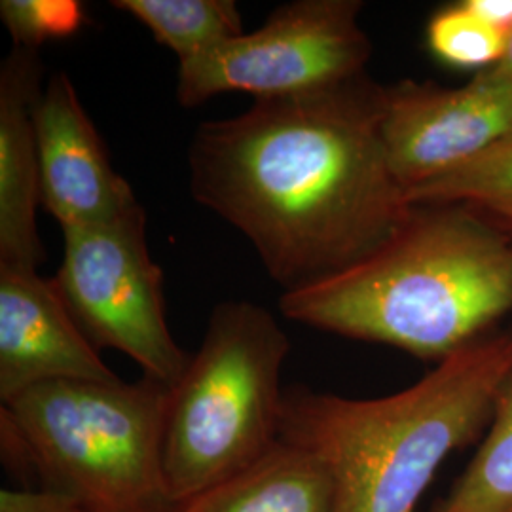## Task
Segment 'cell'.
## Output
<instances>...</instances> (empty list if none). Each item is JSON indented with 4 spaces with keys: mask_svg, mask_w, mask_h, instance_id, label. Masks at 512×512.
<instances>
[{
    "mask_svg": "<svg viewBox=\"0 0 512 512\" xmlns=\"http://www.w3.org/2000/svg\"><path fill=\"white\" fill-rule=\"evenodd\" d=\"M0 512H90L76 497L48 488H4Z\"/></svg>",
    "mask_w": 512,
    "mask_h": 512,
    "instance_id": "18",
    "label": "cell"
},
{
    "mask_svg": "<svg viewBox=\"0 0 512 512\" xmlns=\"http://www.w3.org/2000/svg\"><path fill=\"white\" fill-rule=\"evenodd\" d=\"M110 4L147 27L179 63L245 33L234 0H112Z\"/></svg>",
    "mask_w": 512,
    "mask_h": 512,
    "instance_id": "14",
    "label": "cell"
},
{
    "mask_svg": "<svg viewBox=\"0 0 512 512\" xmlns=\"http://www.w3.org/2000/svg\"><path fill=\"white\" fill-rule=\"evenodd\" d=\"M431 512H512V365L475 456Z\"/></svg>",
    "mask_w": 512,
    "mask_h": 512,
    "instance_id": "13",
    "label": "cell"
},
{
    "mask_svg": "<svg viewBox=\"0 0 512 512\" xmlns=\"http://www.w3.org/2000/svg\"><path fill=\"white\" fill-rule=\"evenodd\" d=\"M44 90L38 52L12 46L0 65V264L38 270L40 164L33 110Z\"/></svg>",
    "mask_w": 512,
    "mask_h": 512,
    "instance_id": "11",
    "label": "cell"
},
{
    "mask_svg": "<svg viewBox=\"0 0 512 512\" xmlns=\"http://www.w3.org/2000/svg\"><path fill=\"white\" fill-rule=\"evenodd\" d=\"M57 380H120L80 329L54 279L0 264V401Z\"/></svg>",
    "mask_w": 512,
    "mask_h": 512,
    "instance_id": "10",
    "label": "cell"
},
{
    "mask_svg": "<svg viewBox=\"0 0 512 512\" xmlns=\"http://www.w3.org/2000/svg\"><path fill=\"white\" fill-rule=\"evenodd\" d=\"M289 351L272 311L247 300L213 310L200 348L169 393L164 467L179 507L243 473L279 442Z\"/></svg>",
    "mask_w": 512,
    "mask_h": 512,
    "instance_id": "4",
    "label": "cell"
},
{
    "mask_svg": "<svg viewBox=\"0 0 512 512\" xmlns=\"http://www.w3.org/2000/svg\"><path fill=\"white\" fill-rule=\"evenodd\" d=\"M512 135V80L492 69L465 84L403 80L385 86L387 162L404 192L473 164Z\"/></svg>",
    "mask_w": 512,
    "mask_h": 512,
    "instance_id": "8",
    "label": "cell"
},
{
    "mask_svg": "<svg viewBox=\"0 0 512 512\" xmlns=\"http://www.w3.org/2000/svg\"><path fill=\"white\" fill-rule=\"evenodd\" d=\"M512 310V232L458 203L412 205L340 274L279 298L296 323L439 365Z\"/></svg>",
    "mask_w": 512,
    "mask_h": 512,
    "instance_id": "2",
    "label": "cell"
},
{
    "mask_svg": "<svg viewBox=\"0 0 512 512\" xmlns=\"http://www.w3.org/2000/svg\"><path fill=\"white\" fill-rule=\"evenodd\" d=\"M384 109L385 86L366 73L315 92L258 97L196 129L190 194L253 243L283 293L340 274L412 209L387 162Z\"/></svg>",
    "mask_w": 512,
    "mask_h": 512,
    "instance_id": "1",
    "label": "cell"
},
{
    "mask_svg": "<svg viewBox=\"0 0 512 512\" xmlns=\"http://www.w3.org/2000/svg\"><path fill=\"white\" fill-rule=\"evenodd\" d=\"M171 385L57 380L0 410L29 446L37 488L73 495L90 512H179L164 467Z\"/></svg>",
    "mask_w": 512,
    "mask_h": 512,
    "instance_id": "5",
    "label": "cell"
},
{
    "mask_svg": "<svg viewBox=\"0 0 512 512\" xmlns=\"http://www.w3.org/2000/svg\"><path fill=\"white\" fill-rule=\"evenodd\" d=\"M55 289L97 348L116 349L143 376L175 385L190 355L165 319L164 272L148 251L147 213L139 203L120 219L63 228Z\"/></svg>",
    "mask_w": 512,
    "mask_h": 512,
    "instance_id": "6",
    "label": "cell"
},
{
    "mask_svg": "<svg viewBox=\"0 0 512 512\" xmlns=\"http://www.w3.org/2000/svg\"><path fill=\"white\" fill-rule=\"evenodd\" d=\"M33 120L42 207L61 228L105 224L139 205L65 71L44 84Z\"/></svg>",
    "mask_w": 512,
    "mask_h": 512,
    "instance_id": "9",
    "label": "cell"
},
{
    "mask_svg": "<svg viewBox=\"0 0 512 512\" xmlns=\"http://www.w3.org/2000/svg\"><path fill=\"white\" fill-rule=\"evenodd\" d=\"M511 33L482 18L469 0L446 4L425 25V44L446 67L476 74L497 65Z\"/></svg>",
    "mask_w": 512,
    "mask_h": 512,
    "instance_id": "16",
    "label": "cell"
},
{
    "mask_svg": "<svg viewBox=\"0 0 512 512\" xmlns=\"http://www.w3.org/2000/svg\"><path fill=\"white\" fill-rule=\"evenodd\" d=\"M361 0H293L253 31L179 63L177 101L198 107L226 92L279 97L315 92L365 74L372 42Z\"/></svg>",
    "mask_w": 512,
    "mask_h": 512,
    "instance_id": "7",
    "label": "cell"
},
{
    "mask_svg": "<svg viewBox=\"0 0 512 512\" xmlns=\"http://www.w3.org/2000/svg\"><path fill=\"white\" fill-rule=\"evenodd\" d=\"M0 19L14 46L38 52L50 40L71 38L86 23L78 0H2Z\"/></svg>",
    "mask_w": 512,
    "mask_h": 512,
    "instance_id": "17",
    "label": "cell"
},
{
    "mask_svg": "<svg viewBox=\"0 0 512 512\" xmlns=\"http://www.w3.org/2000/svg\"><path fill=\"white\" fill-rule=\"evenodd\" d=\"M179 512H334V482L315 454L279 440L255 465Z\"/></svg>",
    "mask_w": 512,
    "mask_h": 512,
    "instance_id": "12",
    "label": "cell"
},
{
    "mask_svg": "<svg viewBox=\"0 0 512 512\" xmlns=\"http://www.w3.org/2000/svg\"><path fill=\"white\" fill-rule=\"evenodd\" d=\"M494 73L501 74V76H505V78H509L512 80V31L511 37H509V42H507V50H505V55L501 57V61L494 65V67H490Z\"/></svg>",
    "mask_w": 512,
    "mask_h": 512,
    "instance_id": "19",
    "label": "cell"
},
{
    "mask_svg": "<svg viewBox=\"0 0 512 512\" xmlns=\"http://www.w3.org/2000/svg\"><path fill=\"white\" fill-rule=\"evenodd\" d=\"M511 365L512 330H494L387 397L291 385L279 440L325 463L334 512H416L442 463L482 439Z\"/></svg>",
    "mask_w": 512,
    "mask_h": 512,
    "instance_id": "3",
    "label": "cell"
},
{
    "mask_svg": "<svg viewBox=\"0 0 512 512\" xmlns=\"http://www.w3.org/2000/svg\"><path fill=\"white\" fill-rule=\"evenodd\" d=\"M410 205L458 203L512 232V135L473 164L406 194Z\"/></svg>",
    "mask_w": 512,
    "mask_h": 512,
    "instance_id": "15",
    "label": "cell"
}]
</instances>
